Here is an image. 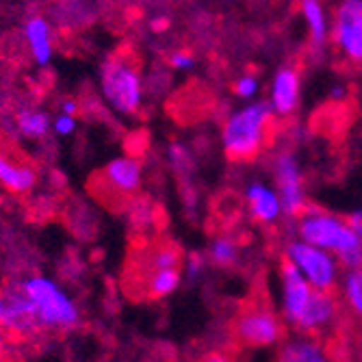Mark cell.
<instances>
[{
    "mask_svg": "<svg viewBox=\"0 0 362 362\" xmlns=\"http://www.w3.org/2000/svg\"><path fill=\"white\" fill-rule=\"evenodd\" d=\"M100 85L107 105L119 115H135L144 100V78L137 59L128 52L109 57L100 72Z\"/></svg>",
    "mask_w": 362,
    "mask_h": 362,
    "instance_id": "cell-4",
    "label": "cell"
},
{
    "mask_svg": "<svg viewBox=\"0 0 362 362\" xmlns=\"http://www.w3.org/2000/svg\"><path fill=\"white\" fill-rule=\"evenodd\" d=\"M282 258L300 272V276L313 286V291L337 293L341 282V265L332 254L293 239L286 243Z\"/></svg>",
    "mask_w": 362,
    "mask_h": 362,
    "instance_id": "cell-5",
    "label": "cell"
},
{
    "mask_svg": "<svg viewBox=\"0 0 362 362\" xmlns=\"http://www.w3.org/2000/svg\"><path fill=\"white\" fill-rule=\"evenodd\" d=\"M360 362H362V360H360Z\"/></svg>",
    "mask_w": 362,
    "mask_h": 362,
    "instance_id": "cell-32",
    "label": "cell"
},
{
    "mask_svg": "<svg viewBox=\"0 0 362 362\" xmlns=\"http://www.w3.org/2000/svg\"><path fill=\"white\" fill-rule=\"evenodd\" d=\"M258 78L254 74H243L235 81V93L237 98H241V100H252V98L258 93Z\"/></svg>",
    "mask_w": 362,
    "mask_h": 362,
    "instance_id": "cell-24",
    "label": "cell"
},
{
    "mask_svg": "<svg viewBox=\"0 0 362 362\" xmlns=\"http://www.w3.org/2000/svg\"><path fill=\"white\" fill-rule=\"evenodd\" d=\"M233 334L245 347H272L284 339V321L267 306L250 304L237 313Z\"/></svg>",
    "mask_w": 362,
    "mask_h": 362,
    "instance_id": "cell-7",
    "label": "cell"
},
{
    "mask_svg": "<svg viewBox=\"0 0 362 362\" xmlns=\"http://www.w3.org/2000/svg\"><path fill=\"white\" fill-rule=\"evenodd\" d=\"M339 302L343 313L362 323V267L343 274L339 282Z\"/></svg>",
    "mask_w": 362,
    "mask_h": 362,
    "instance_id": "cell-19",
    "label": "cell"
},
{
    "mask_svg": "<svg viewBox=\"0 0 362 362\" xmlns=\"http://www.w3.org/2000/svg\"><path fill=\"white\" fill-rule=\"evenodd\" d=\"M182 282L180 269H158L146 272L141 278V291L148 300H165L174 291H178Z\"/></svg>",
    "mask_w": 362,
    "mask_h": 362,
    "instance_id": "cell-20",
    "label": "cell"
},
{
    "mask_svg": "<svg viewBox=\"0 0 362 362\" xmlns=\"http://www.w3.org/2000/svg\"><path fill=\"white\" fill-rule=\"evenodd\" d=\"M170 156H172V163H174L178 170L185 168V165H189V154H187V150L180 144H172L170 146Z\"/></svg>",
    "mask_w": 362,
    "mask_h": 362,
    "instance_id": "cell-27",
    "label": "cell"
},
{
    "mask_svg": "<svg viewBox=\"0 0 362 362\" xmlns=\"http://www.w3.org/2000/svg\"><path fill=\"white\" fill-rule=\"evenodd\" d=\"M330 44L343 63L362 68V0H343L332 9Z\"/></svg>",
    "mask_w": 362,
    "mask_h": 362,
    "instance_id": "cell-6",
    "label": "cell"
},
{
    "mask_svg": "<svg viewBox=\"0 0 362 362\" xmlns=\"http://www.w3.org/2000/svg\"><path fill=\"white\" fill-rule=\"evenodd\" d=\"M37 185V172L28 163H18L0 150V187L13 195H24Z\"/></svg>",
    "mask_w": 362,
    "mask_h": 362,
    "instance_id": "cell-17",
    "label": "cell"
},
{
    "mask_svg": "<svg viewBox=\"0 0 362 362\" xmlns=\"http://www.w3.org/2000/svg\"><path fill=\"white\" fill-rule=\"evenodd\" d=\"M298 241L332 254L347 272L362 267V237L347 219L317 206H306L295 217Z\"/></svg>",
    "mask_w": 362,
    "mask_h": 362,
    "instance_id": "cell-1",
    "label": "cell"
},
{
    "mask_svg": "<svg viewBox=\"0 0 362 362\" xmlns=\"http://www.w3.org/2000/svg\"><path fill=\"white\" fill-rule=\"evenodd\" d=\"M193 63H195V59L187 50H176V52L170 54V65L174 70H191Z\"/></svg>",
    "mask_w": 362,
    "mask_h": 362,
    "instance_id": "cell-26",
    "label": "cell"
},
{
    "mask_svg": "<svg viewBox=\"0 0 362 362\" xmlns=\"http://www.w3.org/2000/svg\"><path fill=\"white\" fill-rule=\"evenodd\" d=\"M272 172H274L276 187H278L276 193L282 204V215H286L288 219H295L308 206L300 163L291 150H280L274 154Z\"/></svg>",
    "mask_w": 362,
    "mask_h": 362,
    "instance_id": "cell-9",
    "label": "cell"
},
{
    "mask_svg": "<svg viewBox=\"0 0 362 362\" xmlns=\"http://www.w3.org/2000/svg\"><path fill=\"white\" fill-rule=\"evenodd\" d=\"M200 362H235V358L226 351H209L200 358Z\"/></svg>",
    "mask_w": 362,
    "mask_h": 362,
    "instance_id": "cell-29",
    "label": "cell"
},
{
    "mask_svg": "<svg viewBox=\"0 0 362 362\" xmlns=\"http://www.w3.org/2000/svg\"><path fill=\"white\" fill-rule=\"evenodd\" d=\"M278 362H332V356L319 339L295 334L280 345Z\"/></svg>",
    "mask_w": 362,
    "mask_h": 362,
    "instance_id": "cell-16",
    "label": "cell"
},
{
    "mask_svg": "<svg viewBox=\"0 0 362 362\" xmlns=\"http://www.w3.org/2000/svg\"><path fill=\"white\" fill-rule=\"evenodd\" d=\"M341 313H343V308H341V302H339L337 293L315 291L310 304L306 306L302 317L295 321L293 327L302 337H313V339L321 341V337L330 334L334 327L339 325Z\"/></svg>",
    "mask_w": 362,
    "mask_h": 362,
    "instance_id": "cell-11",
    "label": "cell"
},
{
    "mask_svg": "<svg viewBox=\"0 0 362 362\" xmlns=\"http://www.w3.org/2000/svg\"><path fill=\"white\" fill-rule=\"evenodd\" d=\"M202 267H204V260L197 256V254H193L191 258H189V262H187V274L189 276H200L202 274Z\"/></svg>",
    "mask_w": 362,
    "mask_h": 362,
    "instance_id": "cell-28",
    "label": "cell"
},
{
    "mask_svg": "<svg viewBox=\"0 0 362 362\" xmlns=\"http://www.w3.org/2000/svg\"><path fill=\"white\" fill-rule=\"evenodd\" d=\"M280 284H282V302H280L282 321L295 325V321L302 317V313L310 304L315 291L300 276V272L295 269L291 262H286L284 258L280 260Z\"/></svg>",
    "mask_w": 362,
    "mask_h": 362,
    "instance_id": "cell-12",
    "label": "cell"
},
{
    "mask_svg": "<svg viewBox=\"0 0 362 362\" xmlns=\"http://www.w3.org/2000/svg\"><path fill=\"white\" fill-rule=\"evenodd\" d=\"M144 182L141 163L135 156H119L109 160L95 176L93 191L107 202H124L139 193Z\"/></svg>",
    "mask_w": 362,
    "mask_h": 362,
    "instance_id": "cell-8",
    "label": "cell"
},
{
    "mask_svg": "<svg viewBox=\"0 0 362 362\" xmlns=\"http://www.w3.org/2000/svg\"><path fill=\"white\" fill-rule=\"evenodd\" d=\"M37 334H68L81 323V308L57 280L44 274L18 276Z\"/></svg>",
    "mask_w": 362,
    "mask_h": 362,
    "instance_id": "cell-2",
    "label": "cell"
},
{
    "mask_svg": "<svg viewBox=\"0 0 362 362\" xmlns=\"http://www.w3.org/2000/svg\"><path fill=\"white\" fill-rule=\"evenodd\" d=\"M274 113L267 103H250L230 113L221 126L223 154L235 163L254 160L272 139Z\"/></svg>",
    "mask_w": 362,
    "mask_h": 362,
    "instance_id": "cell-3",
    "label": "cell"
},
{
    "mask_svg": "<svg viewBox=\"0 0 362 362\" xmlns=\"http://www.w3.org/2000/svg\"><path fill=\"white\" fill-rule=\"evenodd\" d=\"M52 130L59 135V137H70L74 130H76V117L72 115H65V113H59L54 115L52 119Z\"/></svg>",
    "mask_w": 362,
    "mask_h": 362,
    "instance_id": "cell-25",
    "label": "cell"
},
{
    "mask_svg": "<svg viewBox=\"0 0 362 362\" xmlns=\"http://www.w3.org/2000/svg\"><path fill=\"white\" fill-rule=\"evenodd\" d=\"M16 128L20 130V135L26 139H44L50 128V115L40 109H20L16 115Z\"/></svg>",
    "mask_w": 362,
    "mask_h": 362,
    "instance_id": "cell-21",
    "label": "cell"
},
{
    "mask_svg": "<svg viewBox=\"0 0 362 362\" xmlns=\"http://www.w3.org/2000/svg\"><path fill=\"white\" fill-rule=\"evenodd\" d=\"M300 93H302V76L295 65H284L280 68L272 81L269 91V109L274 117H291L300 105Z\"/></svg>",
    "mask_w": 362,
    "mask_h": 362,
    "instance_id": "cell-13",
    "label": "cell"
},
{
    "mask_svg": "<svg viewBox=\"0 0 362 362\" xmlns=\"http://www.w3.org/2000/svg\"><path fill=\"white\" fill-rule=\"evenodd\" d=\"M24 40L30 59L35 61L40 68L52 61L54 57V42H52V26L44 16H30L24 24Z\"/></svg>",
    "mask_w": 362,
    "mask_h": 362,
    "instance_id": "cell-15",
    "label": "cell"
},
{
    "mask_svg": "<svg viewBox=\"0 0 362 362\" xmlns=\"http://www.w3.org/2000/svg\"><path fill=\"white\" fill-rule=\"evenodd\" d=\"M347 221H349V226L356 230V233L362 237V209H360V211H356V213H351V215L347 217Z\"/></svg>",
    "mask_w": 362,
    "mask_h": 362,
    "instance_id": "cell-31",
    "label": "cell"
},
{
    "mask_svg": "<svg viewBox=\"0 0 362 362\" xmlns=\"http://www.w3.org/2000/svg\"><path fill=\"white\" fill-rule=\"evenodd\" d=\"M209 260L217 267H230L239 260V245L233 237H215L209 245Z\"/></svg>",
    "mask_w": 362,
    "mask_h": 362,
    "instance_id": "cell-23",
    "label": "cell"
},
{
    "mask_svg": "<svg viewBox=\"0 0 362 362\" xmlns=\"http://www.w3.org/2000/svg\"><path fill=\"white\" fill-rule=\"evenodd\" d=\"M245 204L256 223L269 226L282 217V204L276 189L265 182H250L245 189Z\"/></svg>",
    "mask_w": 362,
    "mask_h": 362,
    "instance_id": "cell-14",
    "label": "cell"
},
{
    "mask_svg": "<svg viewBox=\"0 0 362 362\" xmlns=\"http://www.w3.org/2000/svg\"><path fill=\"white\" fill-rule=\"evenodd\" d=\"M76 111H78V105H76V100H72V98H65L61 103V113L76 117Z\"/></svg>",
    "mask_w": 362,
    "mask_h": 362,
    "instance_id": "cell-30",
    "label": "cell"
},
{
    "mask_svg": "<svg viewBox=\"0 0 362 362\" xmlns=\"http://www.w3.org/2000/svg\"><path fill=\"white\" fill-rule=\"evenodd\" d=\"M180 262H182V256H180L178 247L158 245V247H152L146 254L144 274L146 272H158V269H180Z\"/></svg>",
    "mask_w": 362,
    "mask_h": 362,
    "instance_id": "cell-22",
    "label": "cell"
},
{
    "mask_svg": "<svg viewBox=\"0 0 362 362\" xmlns=\"http://www.w3.org/2000/svg\"><path fill=\"white\" fill-rule=\"evenodd\" d=\"M300 11L306 22V30H308L313 48L323 50L330 44V18H327L325 7L317 3V0H304L300 5Z\"/></svg>",
    "mask_w": 362,
    "mask_h": 362,
    "instance_id": "cell-18",
    "label": "cell"
},
{
    "mask_svg": "<svg viewBox=\"0 0 362 362\" xmlns=\"http://www.w3.org/2000/svg\"><path fill=\"white\" fill-rule=\"evenodd\" d=\"M0 330L13 339H35L40 337L30 317L26 293L18 278L9 280L0 288Z\"/></svg>",
    "mask_w": 362,
    "mask_h": 362,
    "instance_id": "cell-10",
    "label": "cell"
}]
</instances>
